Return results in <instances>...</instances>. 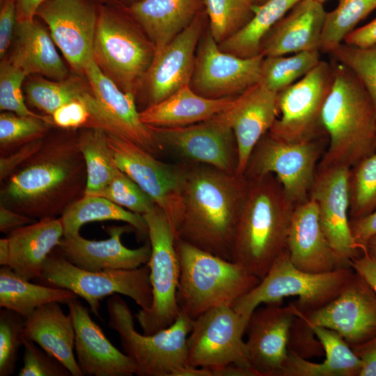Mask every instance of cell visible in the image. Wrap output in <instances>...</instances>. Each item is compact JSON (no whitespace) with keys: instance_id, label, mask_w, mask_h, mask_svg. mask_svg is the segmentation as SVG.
<instances>
[{"instance_id":"1","label":"cell","mask_w":376,"mask_h":376,"mask_svg":"<svg viewBox=\"0 0 376 376\" xmlns=\"http://www.w3.org/2000/svg\"><path fill=\"white\" fill-rule=\"evenodd\" d=\"M75 131L47 134L40 148L3 182L0 204L40 220L61 215L82 197L87 173Z\"/></svg>"},{"instance_id":"2","label":"cell","mask_w":376,"mask_h":376,"mask_svg":"<svg viewBox=\"0 0 376 376\" xmlns=\"http://www.w3.org/2000/svg\"><path fill=\"white\" fill-rule=\"evenodd\" d=\"M182 218L176 240L231 260L233 242L248 180L213 166L182 162Z\"/></svg>"},{"instance_id":"3","label":"cell","mask_w":376,"mask_h":376,"mask_svg":"<svg viewBox=\"0 0 376 376\" xmlns=\"http://www.w3.org/2000/svg\"><path fill=\"white\" fill-rule=\"evenodd\" d=\"M235 228L231 261L260 280L287 250L295 205L272 173L248 179Z\"/></svg>"},{"instance_id":"4","label":"cell","mask_w":376,"mask_h":376,"mask_svg":"<svg viewBox=\"0 0 376 376\" xmlns=\"http://www.w3.org/2000/svg\"><path fill=\"white\" fill-rule=\"evenodd\" d=\"M332 63L333 81L322 113L329 145L318 166L350 169L376 152V109L355 74Z\"/></svg>"},{"instance_id":"5","label":"cell","mask_w":376,"mask_h":376,"mask_svg":"<svg viewBox=\"0 0 376 376\" xmlns=\"http://www.w3.org/2000/svg\"><path fill=\"white\" fill-rule=\"evenodd\" d=\"M180 264L177 303L180 312L194 320L210 309L232 306L260 279L240 265L175 240Z\"/></svg>"},{"instance_id":"6","label":"cell","mask_w":376,"mask_h":376,"mask_svg":"<svg viewBox=\"0 0 376 376\" xmlns=\"http://www.w3.org/2000/svg\"><path fill=\"white\" fill-rule=\"evenodd\" d=\"M108 327L118 335L122 351L137 367L139 376H174L187 366V340L193 320L180 312L169 327L152 334L139 333L125 301L118 294L107 300Z\"/></svg>"},{"instance_id":"7","label":"cell","mask_w":376,"mask_h":376,"mask_svg":"<svg viewBox=\"0 0 376 376\" xmlns=\"http://www.w3.org/2000/svg\"><path fill=\"white\" fill-rule=\"evenodd\" d=\"M155 53L153 44L130 15L108 6L98 7L93 59L122 91L136 97Z\"/></svg>"},{"instance_id":"8","label":"cell","mask_w":376,"mask_h":376,"mask_svg":"<svg viewBox=\"0 0 376 376\" xmlns=\"http://www.w3.org/2000/svg\"><path fill=\"white\" fill-rule=\"evenodd\" d=\"M354 272L352 267L318 274L304 272L292 263L287 249L275 260L259 283L238 299L233 308L247 322L260 304L282 302L288 297H298L293 303L301 313L313 311L337 297Z\"/></svg>"},{"instance_id":"9","label":"cell","mask_w":376,"mask_h":376,"mask_svg":"<svg viewBox=\"0 0 376 376\" xmlns=\"http://www.w3.org/2000/svg\"><path fill=\"white\" fill-rule=\"evenodd\" d=\"M45 285L65 288L84 299L100 316V301L113 295H125L142 310L152 302L148 265L130 269L88 271L72 264L58 251L48 256L39 279Z\"/></svg>"},{"instance_id":"10","label":"cell","mask_w":376,"mask_h":376,"mask_svg":"<svg viewBox=\"0 0 376 376\" xmlns=\"http://www.w3.org/2000/svg\"><path fill=\"white\" fill-rule=\"evenodd\" d=\"M143 216L151 246L147 265L150 269L152 302L149 309H140L134 318L143 334H152L171 325L180 313L176 297L180 264L176 237L162 209L155 205Z\"/></svg>"},{"instance_id":"11","label":"cell","mask_w":376,"mask_h":376,"mask_svg":"<svg viewBox=\"0 0 376 376\" xmlns=\"http://www.w3.org/2000/svg\"><path fill=\"white\" fill-rule=\"evenodd\" d=\"M333 63L321 60L308 73L277 93L279 115L269 133L287 142L319 140L322 113L330 91Z\"/></svg>"},{"instance_id":"12","label":"cell","mask_w":376,"mask_h":376,"mask_svg":"<svg viewBox=\"0 0 376 376\" xmlns=\"http://www.w3.org/2000/svg\"><path fill=\"white\" fill-rule=\"evenodd\" d=\"M106 133L114 165L132 179L162 209L176 237L183 214V162H164L134 143Z\"/></svg>"},{"instance_id":"13","label":"cell","mask_w":376,"mask_h":376,"mask_svg":"<svg viewBox=\"0 0 376 376\" xmlns=\"http://www.w3.org/2000/svg\"><path fill=\"white\" fill-rule=\"evenodd\" d=\"M320 154V139L287 142L268 132L253 150L244 175L250 179L274 174L290 200L297 205L309 199Z\"/></svg>"},{"instance_id":"14","label":"cell","mask_w":376,"mask_h":376,"mask_svg":"<svg viewBox=\"0 0 376 376\" xmlns=\"http://www.w3.org/2000/svg\"><path fill=\"white\" fill-rule=\"evenodd\" d=\"M84 75L92 92L86 100L91 115L89 127L102 128L155 156L159 155L163 150L150 127L141 120L135 95L122 91L93 58L86 65Z\"/></svg>"},{"instance_id":"15","label":"cell","mask_w":376,"mask_h":376,"mask_svg":"<svg viewBox=\"0 0 376 376\" xmlns=\"http://www.w3.org/2000/svg\"><path fill=\"white\" fill-rule=\"evenodd\" d=\"M247 321L232 306H220L193 320L187 340V366L250 367L243 335Z\"/></svg>"},{"instance_id":"16","label":"cell","mask_w":376,"mask_h":376,"mask_svg":"<svg viewBox=\"0 0 376 376\" xmlns=\"http://www.w3.org/2000/svg\"><path fill=\"white\" fill-rule=\"evenodd\" d=\"M148 127L162 149L173 152L183 159L182 162L203 164L237 174V150L234 133L219 114L184 127Z\"/></svg>"},{"instance_id":"17","label":"cell","mask_w":376,"mask_h":376,"mask_svg":"<svg viewBox=\"0 0 376 376\" xmlns=\"http://www.w3.org/2000/svg\"><path fill=\"white\" fill-rule=\"evenodd\" d=\"M265 56L241 58L222 52L209 29L198 43L191 88L210 99L236 97L258 84Z\"/></svg>"},{"instance_id":"18","label":"cell","mask_w":376,"mask_h":376,"mask_svg":"<svg viewBox=\"0 0 376 376\" xmlns=\"http://www.w3.org/2000/svg\"><path fill=\"white\" fill-rule=\"evenodd\" d=\"M312 329L320 326L340 334L350 347L376 335V293L354 271L342 292L324 306L297 314Z\"/></svg>"},{"instance_id":"19","label":"cell","mask_w":376,"mask_h":376,"mask_svg":"<svg viewBox=\"0 0 376 376\" xmlns=\"http://www.w3.org/2000/svg\"><path fill=\"white\" fill-rule=\"evenodd\" d=\"M350 169L318 166L309 196L318 205L321 228L343 267H351V261L363 254L350 227Z\"/></svg>"},{"instance_id":"20","label":"cell","mask_w":376,"mask_h":376,"mask_svg":"<svg viewBox=\"0 0 376 376\" xmlns=\"http://www.w3.org/2000/svg\"><path fill=\"white\" fill-rule=\"evenodd\" d=\"M36 16L47 25L57 47L72 70L84 75L93 58L98 8L88 0H47Z\"/></svg>"},{"instance_id":"21","label":"cell","mask_w":376,"mask_h":376,"mask_svg":"<svg viewBox=\"0 0 376 376\" xmlns=\"http://www.w3.org/2000/svg\"><path fill=\"white\" fill-rule=\"evenodd\" d=\"M207 22V13L203 10L188 27L155 54L141 85L146 107L190 84L197 47Z\"/></svg>"},{"instance_id":"22","label":"cell","mask_w":376,"mask_h":376,"mask_svg":"<svg viewBox=\"0 0 376 376\" xmlns=\"http://www.w3.org/2000/svg\"><path fill=\"white\" fill-rule=\"evenodd\" d=\"M293 302L264 304L247 322L245 341L250 367L258 376H280L288 354L289 331L299 313Z\"/></svg>"},{"instance_id":"23","label":"cell","mask_w":376,"mask_h":376,"mask_svg":"<svg viewBox=\"0 0 376 376\" xmlns=\"http://www.w3.org/2000/svg\"><path fill=\"white\" fill-rule=\"evenodd\" d=\"M75 333V351L84 375L132 376L137 375L133 360L116 348L91 318L77 299L67 304Z\"/></svg>"},{"instance_id":"24","label":"cell","mask_w":376,"mask_h":376,"mask_svg":"<svg viewBox=\"0 0 376 376\" xmlns=\"http://www.w3.org/2000/svg\"><path fill=\"white\" fill-rule=\"evenodd\" d=\"M109 237L90 240L80 235L63 237L58 252L75 266L88 271L130 269L146 265L151 254L149 240L136 249H129L121 242L125 233L135 232L130 224L105 228Z\"/></svg>"},{"instance_id":"25","label":"cell","mask_w":376,"mask_h":376,"mask_svg":"<svg viewBox=\"0 0 376 376\" xmlns=\"http://www.w3.org/2000/svg\"><path fill=\"white\" fill-rule=\"evenodd\" d=\"M278 115L277 93L259 84L237 96L233 105L219 113L234 133L237 175H244L253 150L269 131Z\"/></svg>"},{"instance_id":"26","label":"cell","mask_w":376,"mask_h":376,"mask_svg":"<svg viewBox=\"0 0 376 376\" xmlns=\"http://www.w3.org/2000/svg\"><path fill=\"white\" fill-rule=\"evenodd\" d=\"M292 263L309 273H324L343 267L320 224L316 203L309 198L295 206L287 238Z\"/></svg>"},{"instance_id":"27","label":"cell","mask_w":376,"mask_h":376,"mask_svg":"<svg viewBox=\"0 0 376 376\" xmlns=\"http://www.w3.org/2000/svg\"><path fill=\"white\" fill-rule=\"evenodd\" d=\"M326 14L323 4L315 0L299 1L264 37L261 53L276 56L320 51Z\"/></svg>"},{"instance_id":"28","label":"cell","mask_w":376,"mask_h":376,"mask_svg":"<svg viewBox=\"0 0 376 376\" xmlns=\"http://www.w3.org/2000/svg\"><path fill=\"white\" fill-rule=\"evenodd\" d=\"M63 237L61 217L45 218L19 227L9 234L7 266L31 281L42 277L45 263Z\"/></svg>"},{"instance_id":"29","label":"cell","mask_w":376,"mask_h":376,"mask_svg":"<svg viewBox=\"0 0 376 376\" xmlns=\"http://www.w3.org/2000/svg\"><path fill=\"white\" fill-rule=\"evenodd\" d=\"M205 0H141L125 8L159 53L203 10Z\"/></svg>"},{"instance_id":"30","label":"cell","mask_w":376,"mask_h":376,"mask_svg":"<svg viewBox=\"0 0 376 376\" xmlns=\"http://www.w3.org/2000/svg\"><path fill=\"white\" fill-rule=\"evenodd\" d=\"M23 336L58 359L72 376H83L75 351V327L60 304L42 305L25 318Z\"/></svg>"},{"instance_id":"31","label":"cell","mask_w":376,"mask_h":376,"mask_svg":"<svg viewBox=\"0 0 376 376\" xmlns=\"http://www.w3.org/2000/svg\"><path fill=\"white\" fill-rule=\"evenodd\" d=\"M8 59L28 76L41 75L54 80L67 77L68 70L46 29L33 19H17Z\"/></svg>"},{"instance_id":"32","label":"cell","mask_w":376,"mask_h":376,"mask_svg":"<svg viewBox=\"0 0 376 376\" xmlns=\"http://www.w3.org/2000/svg\"><path fill=\"white\" fill-rule=\"evenodd\" d=\"M236 97L207 98L195 93L189 85L144 108L139 111V116L147 126L184 127L209 120L225 111L233 105Z\"/></svg>"},{"instance_id":"33","label":"cell","mask_w":376,"mask_h":376,"mask_svg":"<svg viewBox=\"0 0 376 376\" xmlns=\"http://www.w3.org/2000/svg\"><path fill=\"white\" fill-rule=\"evenodd\" d=\"M312 329L322 343L324 360L311 362L288 351L280 376H359L361 361L345 339L325 327L315 326Z\"/></svg>"},{"instance_id":"34","label":"cell","mask_w":376,"mask_h":376,"mask_svg":"<svg viewBox=\"0 0 376 376\" xmlns=\"http://www.w3.org/2000/svg\"><path fill=\"white\" fill-rule=\"evenodd\" d=\"M77 299L71 290L45 284L32 283L8 266L0 268V307L26 318L42 305L68 304Z\"/></svg>"},{"instance_id":"35","label":"cell","mask_w":376,"mask_h":376,"mask_svg":"<svg viewBox=\"0 0 376 376\" xmlns=\"http://www.w3.org/2000/svg\"><path fill=\"white\" fill-rule=\"evenodd\" d=\"M63 237L79 234L86 224L108 220L120 221L131 225L139 237L148 236L143 215L131 212L100 196L84 195L71 203L61 215Z\"/></svg>"},{"instance_id":"36","label":"cell","mask_w":376,"mask_h":376,"mask_svg":"<svg viewBox=\"0 0 376 376\" xmlns=\"http://www.w3.org/2000/svg\"><path fill=\"white\" fill-rule=\"evenodd\" d=\"M301 0H267L255 8L251 19L235 35L218 44L219 49L241 58L261 54V43L269 30Z\"/></svg>"},{"instance_id":"37","label":"cell","mask_w":376,"mask_h":376,"mask_svg":"<svg viewBox=\"0 0 376 376\" xmlns=\"http://www.w3.org/2000/svg\"><path fill=\"white\" fill-rule=\"evenodd\" d=\"M78 144L87 173L84 195L97 196L109 184L116 169L107 133L100 127L81 128L78 132Z\"/></svg>"},{"instance_id":"38","label":"cell","mask_w":376,"mask_h":376,"mask_svg":"<svg viewBox=\"0 0 376 376\" xmlns=\"http://www.w3.org/2000/svg\"><path fill=\"white\" fill-rule=\"evenodd\" d=\"M320 61L319 50L301 52L289 56H265L258 84L278 93L308 73Z\"/></svg>"},{"instance_id":"39","label":"cell","mask_w":376,"mask_h":376,"mask_svg":"<svg viewBox=\"0 0 376 376\" xmlns=\"http://www.w3.org/2000/svg\"><path fill=\"white\" fill-rule=\"evenodd\" d=\"M89 88L78 77L49 81L33 76L26 83L24 90L28 103L51 116L61 106L80 98Z\"/></svg>"},{"instance_id":"40","label":"cell","mask_w":376,"mask_h":376,"mask_svg":"<svg viewBox=\"0 0 376 376\" xmlns=\"http://www.w3.org/2000/svg\"><path fill=\"white\" fill-rule=\"evenodd\" d=\"M375 9L376 0H339L336 8L326 14L320 51L330 53Z\"/></svg>"},{"instance_id":"41","label":"cell","mask_w":376,"mask_h":376,"mask_svg":"<svg viewBox=\"0 0 376 376\" xmlns=\"http://www.w3.org/2000/svg\"><path fill=\"white\" fill-rule=\"evenodd\" d=\"M205 8L208 29L218 44L241 30L255 13L249 0H205Z\"/></svg>"},{"instance_id":"42","label":"cell","mask_w":376,"mask_h":376,"mask_svg":"<svg viewBox=\"0 0 376 376\" xmlns=\"http://www.w3.org/2000/svg\"><path fill=\"white\" fill-rule=\"evenodd\" d=\"M350 219L363 217L376 209V152L350 169Z\"/></svg>"},{"instance_id":"43","label":"cell","mask_w":376,"mask_h":376,"mask_svg":"<svg viewBox=\"0 0 376 376\" xmlns=\"http://www.w3.org/2000/svg\"><path fill=\"white\" fill-rule=\"evenodd\" d=\"M53 125L50 116H23L13 112L0 114V154L5 155L21 146L44 138Z\"/></svg>"},{"instance_id":"44","label":"cell","mask_w":376,"mask_h":376,"mask_svg":"<svg viewBox=\"0 0 376 376\" xmlns=\"http://www.w3.org/2000/svg\"><path fill=\"white\" fill-rule=\"evenodd\" d=\"M330 54L334 60L344 64L355 74L376 109V45L357 47L343 42Z\"/></svg>"},{"instance_id":"45","label":"cell","mask_w":376,"mask_h":376,"mask_svg":"<svg viewBox=\"0 0 376 376\" xmlns=\"http://www.w3.org/2000/svg\"><path fill=\"white\" fill-rule=\"evenodd\" d=\"M97 196L141 215L156 205L146 192L116 166L110 182Z\"/></svg>"},{"instance_id":"46","label":"cell","mask_w":376,"mask_h":376,"mask_svg":"<svg viewBox=\"0 0 376 376\" xmlns=\"http://www.w3.org/2000/svg\"><path fill=\"white\" fill-rule=\"evenodd\" d=\"M25 318L12 310L0 312V376L15 370L19 350L23 345Z\"/></svg>"},{"instance_id":"47","label":"cell","mask_w":376,"mask_h":376,"mask_svg":"<svg viewBox=\"0 0 376 376\" xmlns=\"http://www.w3.org/2000/svg\"><path fill=\"white\" fill-rule=\"evenodd\" d=\"M28 75L21 68L13 64L8 58L0 63V109L23 116L45 118L37 114L26 105L22 86Z\"/></svg>"},{"instance_id":"48","label":"cell","mask_w":376,"mask_h":376,"mask_svg":"<svg viewBox=\"0 0 376 376\" xmlns=\"http://www.w3.org/2000/svg\"><path fill=\"white\" fill-rule=\"evenodd\" d=\"M23 366L19 376H72L55 357L23 336Z\"/></svg>"},{"instance_id":"49","label":"cell","mask_w":376,"mask_h":376,"mask_svg":"<svg viewBox=\"0 0 376 376\" xmlns=\"http://www.w3.org/2000/svg\"><path fill=\"white\" fill-rule=\"evenodd\" d=\"M288 350L306 359L320 357L324 354L322 343L313 330L298 315L295 317L290 329Z\"/></svg>"},{"instance_id":"50","label":"cell","mask_w":376,"mask_h":376,"mask_svg":"<svg viewBox=\"0 0 376 376\" xmlns=\"http://www.w3.org/2000/svg\"><path fill=\"white\" fill-rule=\"evenodd\" d=\"M89 88L79 99L72 100L58 108L51 116L53 125L68 130H77L79 128L89 127L91 115L86 103Z\"/></svg>"},{"instance_id":"51","label":"cell","mask_w":376,"mask_h":376,"mask_svg":"<svg viewBox=\"0 0 376 376\" xmlns=\"http://www.w3.org/2000/svg\"><path fill=\"white\" fill-rule=\"evenodd\" d=\"M44 138L28 142L0 157V181L3 183L18 167L32 157L42 146Z\"/></svg>"},{"instance_id":"52","label":"cell","mask_w":376,"mask_h":376,"mask_svg":"<svg viewBox=\"0 0 376 376\" xmlns=\"http://www.w3.org/2000/svg\"><path fill=\"white\" fill-rule=\"evenodd\" d=\"M0 58L6 56L12 45L17 22L16 0H0Z\"/></svg>"},{"instance_id":"53","label":"cell","mask_w":376,"mask_h":376,"mask_svg":"<svg viewBox=\"0 0 376 376\" xmlns=\"http://www.w3.org/2000/svg\"><path fill=\"white\" fill-rule=\"evenodd\" d=\"M353 239L363 253L368 240L376 235V209L366 216L350 219Z\"/></svg>"},{"instance_id":"54","label":"cell","mask_w":376,"mask_h":376,"mask_svg":"<svg viewBox=\"0 0 376 376\" xmlns=\"http://www.w3.org/2000/svg\"><path fill=\"white\" fill-rule=\"evenodd\" d=\"M351 347L362 363L359 376H376V335L369 340Z\"/></svg>"},{"instance_id":"55","label":"cell","mask_w":376,"mask_h":376,"mask_svg":"<svg viewBox=\"0 0 376 376\" xmlns=\"http://www.w3.org/2000/svg\"><path fill=\"white\" fill-rule=\"evenodd\" d=\"M344 43L357 47L376 45V18L367 24L355 29L345 38Z\"/></svg>"},{"instance_id":"56","label":"cell","mask_w":376,"mask_h":376,"mask_svg":"<svg viewBox=\"0 0 376 376\" xmlns=\"http://www.w3.org/2000/svg\"><path fill=\"white\" fill-rule=\"evenodd\" d=\"M36 221L0 204V231L1 233L9 234L19 227Z\"/></svg>"},{"instance_id":"57","label":"cell","mask_w":376,"mask_h":376,"mask_svg":"<svg viewBox=\"0 0 376 376\" xmlns=\"http://www.w3.org/2000/svg\"><path fill=\"white\" fill-rule=\"evenodd\" d=\"M351 267L366 280L376 293V260L364 251L351 261Z\"/></svg>"},{"instance_id":"58","label":"cell","mask_w":376,"mask_h":376,"mask_svg":"<svg viewBox=\"0 0 376 376\" xmlns=\"http://www.w3.org/2000/svg\"><path fill=\"white\" fill-rule=\"evenodd\" d=\"M47 0H16L17 19H33L39 6Z\"/></svg>"},{"instance_id":"59","label":"cell","mask_w":376,"mask_h":376,"mask_svg":"<svg viewBox=\"0 0 376 376\" xmlns=\"http://www.w3.org/2000/svg\"><path fill=\"white\" fill-rule=\"evenodd\" d=\"M10 254L8 237L0 239V265L7 266Z\"/></svg>"},{"instance_id":"60","label":"cell","mask_w":376,"mask_h":376,"mask_svg":"<svg viewBox=\"0 0 376 376\" xmlns=\"http://www.w3.org/2000/svg\"><path fill=\"white\" fill-rule=\"evenodd\" d=\"M364 251L376 260V235L368 240Z\"/></svg>"},{"instance_id":"61","label":"cell","mask_w":376,"mask_h":376,"mask_svg":"<svg viewBox=\"0 0 376 376\" xmlns=\"http://www.w3.org/2000/svg\"><path fill=\"white\" fill-rule=\"evenodd\" d=\"M97 1H101L102 3H108V4L125 6H126L125 8H127L141 0H97Z\"/></svg>"},{"instance_id":"62","label":"cell","mask_w":376,"mask_h":376,"mask_svg":"<svg viewBox=\"0 0 376 376\" xmlns=\"http://www.w3.org/2000/svg\"><path fill=\"white\" fill-rule=\"evenodd\" d=\"M251 3L256 8L258 7L263 3H264L267 0H249Z\"/></svg>"},{"instance_id":"63","label":"cell","mask_w":376,"mask_h":376,"mask_svg":"<svg viewBox=\"0 0 376 376\" xmlns=\"http://www.w3.org/2000/svg\"><path fill=\"white\" fill-rule=\"evenodd\" d=\"M315 1H318V2H320V3H321L323 4V3H324V1H326L327 0H315Z\"/></svg>"}]
</instances>
